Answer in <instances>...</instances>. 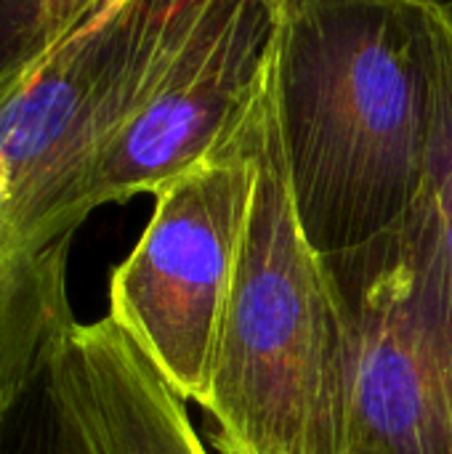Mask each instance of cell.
I'll list each match as a JSON object with an SVG mask.
<instances>
[{
	"mask_svg": "<svg viewBox=\"0 0 452 454\" xmlns=\"http://www.w3.org/2000/svg\"><path fill=\"white\" fill-rule=\"evenodd\" d=\"M274 104L298 218L322 258L400 226L432 157L429 0H280Z\"/></svg>",
	"mask_w": 452,
	"mask_h": 454,
	"instance_id": "cell-1",
	"label": "cell"
},
{
	"mask_svg": "<svg viewBox=\"0 0 452 454\" xmlns=\"http://www.w3.org/2000/svg\"><path fill=\"white\" fill-rule=\"evenodd\" d=\"M160 37L155 0H93L0 101V410L77 325L69 247L93 213L99 154L139 104Z\"/></svg>",
	"mask_w": 452,
	"mask_h": 454,
	"instance_id": "cell-2",
	"label": "cell"
},
{
	"mask_svg": "<svg viewBox=\"0 0 452 454\" xmlns=\"http://www.w3.org/2000/svg\"><path fill=\"white\" fill-rule=\"evenodd\" d=\"M349 404V311L298 218L272 67L250 213L202 412L218 454H346Z\"/></svg>",
	"mask_w": 452,
	"mask_h": 454,
	"instance_id": "cell-3",
	"label": "cell"
},
{
	"mask_svg": "<svg viewBox=\"0 0 452 454\" xmlns=\"http://www.w3.org/2000/svg\"><path fill=\"white\" fill-rule=\"evenodd\" d=\"M266 90L218 149L155 192L149 223L109 277L107 317L200 410L250 213Z\"/></svg>",
	"mask_w": 452,
	"mask_h": 454,
	"instance_id": "cell-4",
	"label": "cell"
},
{
	"mask_svg": "<svg viewBox=\"0 0 452 454\" xmlns=\"http://www.w3.org/2000/svg\"><path fill=\"white\" fill-rule=\"evenodd\" d=\"M328 263L352 325L346 454H452V290L418 205Z\"/></svg>",
	"mask_w": 452,
	"mask_h": 454,
	"instance_id": "cell-5",
	"label": "cell"
},
{
	"mask_svg": "<svg viewBox=\"0 0 452 454\" xmlns=\"http://www.w3.org/2000/svg\"><path fill=\"white\" fill-rule=\"evenodd\" d=\"M280 0H184L155 74L99 154L91 205L152 194L200 165L264 93Z\"/></svg>",
	"mask_w": 452,
	"mask_h": 454,
	"instance_id": "cell-6",
	"label": "cell"
},
{
	"mask_svg": "<svg viewBox=\"0 0 452 454\" xmlns=\"http://www.w3.org/2000/svg\"><path fill=\"white\" fill-rule=\"evenodd\" d=\"M56 372L93 454H210L186 402L109 317L69 330Z\"/></svg>",
	"mask_w": 452,
	"mask_h": 454,
	"instance_id": "cell-7",
	"label": "cell"
},
{
	"mask_svg": "<svg viewBox=\"0 0 452 454\" xmlns=\"http://www.w3.org/2000/svg\"><path fill=\"white\" fill-rule=\"evenodd\" d=\"M0 454H93L61 388L56 351L0 410Z\"/></svg>",
	"mask_w": 452,
	"mask_h": 454,
	"instance_id": "cell-8",
	"label": "cell"
},
{
	"mask_svg": "<svg viewBox=\"0 0 452 454\" xmlns=\"http://www.w3.org/2000/svg\"><path fill=\"white\" fill-rule=\"evenodd\" d=\"M437 51V112L432 157L418 210L429 226L437 258L452 290V13L448 3L429 0Z\"/></svg>",
	"mask_w": 452,
	"mask_h": 454,
	"instance_id": "cell-9",
	"label": "cell"
},
{
	"mask_svg": "<svg viewBox=\"0 0 452 454\" xmlns=\"http://www.w3.org/2000/svg\"><path fill=\"white\" fill-rule=\"evenodd\" d=\"M93 0H0V101L88 16Z\"/></svg>",
	"mask_w": 452,
	"mask_h": 454,
	"instance_id": "cell-10",
	"label": "cell"
},
{
	"mask_svg": "<svg viewBox=\"0 0 452 454\" xmlns=\"http://www.w3.org/2000/svg\"><path fill=\"white\" fill-rule=\"evenodd\" d=\"M448 8H450V13H452V3H448Z\"/></svg>",
	"mask_w": 452,
	"mask_h": 454,
	"instance_id": "cell-11",
	"label": "cell"
}]
</instances>
